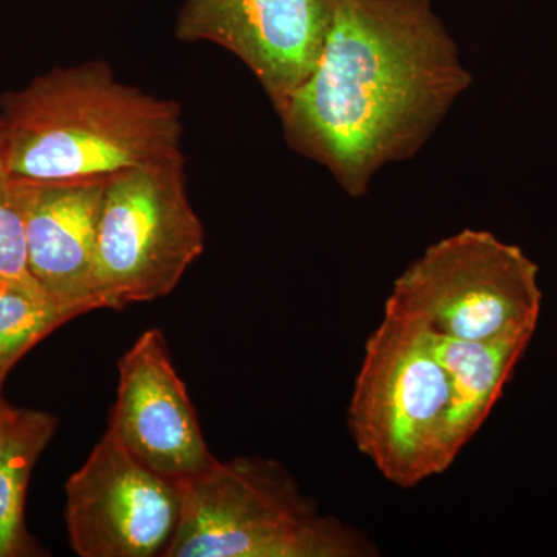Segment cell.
I'll list each match as a JSON object with an SVG mask.
<instances>
[{"instance_id":"cell-1","label":"cell","mask_w":557,"mask_h":557,"mask_svg":"<svg viewBox=\"0 0 557 557\" xmlns=\"http://www.w3.org/2000/svg\"><path fill=\"white\" fill-rule=\"evenodd\" d=\"M321 54L277 110L289 148L329 170L347 196L412 159L472 84L431 0H329Z\"/></svg>"},{"instance_id":"cell-2","label":"cell","mask_w":557,"mask_h":557,"mask_svg":"<svg viewBox=\"0 0 557 557\" xmlns=\"http://www.w3.org/2000/svg\"><path fill=\"white\" fill-rule=\"evenodd\" d=\"M530 341L450 339L384 309L347 410L359 453L399 487L442 474L490 417Z\"/></svg>"},{"instance_id":"cell-3","label":"cell","mask_w":557,"mask_h":557,"mask_svg":"<svg viewBox=\"0 0 557 557\" xmlns=\"http://www.w3.org/2000/svg\"><path fill=\"white\" fill-rule=\"evenodd\" d=\"M10 177L110 178L183 153L182 109L115 78L106 62L57 67L0 100Z\"/></svg>"},{"instance_id":"cell-4","label":"cell","mask_w":557,"mask_h":557,"mask_svg":"<svg viewBox=\"0 0 557 557\" xmlns=\"http://www.w3.org/2000/svg\"><path fill=\"white\" fill-rule=\"evenodd\" d=\"M182 512L164 557H370L361 531L322 515L296 479L262 457L215 460L180 483Z\"/></svg>"},{"instance_id":"cell-5","label":"cell","mask_w":557,"mask_h":557,"mask_svg":"<svg viewBox=\"0 0 557 557\" xmlns=\"http://www.w3.org/2000/svg\"><path fill=\"white\" fill-rule=\"evenodd\" d=\"M539 267L490 231L463 230L431 245L395 278L386 309L446 338L497 343L533 336Z\"/></svg>"},{"instance_id":"cell-6","label":"cell","mask_w":557,"mask_h":557,"mask_svg":"<svg viewBox=\"0 0 557 557\" xmlns=\"http://www.w3.org/2000/svg\"><path fill=\"white\" fill-rule=\"evenodd\" d=\"M205 249L190 205L183 153L108 180L98 226L102 309L170 295Z\"/></svg>"},{"instance_id":"cell-7","label":"cell","mask_w":557,"mask_h":557,"mask_svg":"<svg viewBox=\"0 0 557 557\" xmlns=\"http://www.w3.org/2000/svg\"><path fill=\"white\" fill-rule=\"evenodd\" d=\"M65 494L70 545L81 557H164L177 533L180 483L145 467L109 431Z\"/></svg>"},{"instance_id":"cell-8","label":"cell","mask_w":557,"mask_h":557,"mask_svg":"<svg viewBox=\"0 0 557 557\" xmlns=\"http://www.w3.org/2000/svg\"><path fill=\"white\" fill-rule=\"evenodd\" d=\"M329 20V0H186L175 36L239 58L277 112L313 72Z\"/></svg>"},{"instance_id":"cell-9","label":"cell","mask_w":557,"mask_h":557,"mask_svg":"<svg viewBox=\"0 0 557 557\" xmlns=\"http://www.w3.org/2000/svg\"><path fill=\"white\" fill-rule=\"evenodd\" d=\"M108 431L157 474L186 482L218 458L205 442L188 388L160 329L143 332L121 358Z\"/></svg>"},{"instance_id":"cell-10","label":"cell","mask_w":557,"mask_h":557,"mask_svg":"<svg viewBox=\"0 0 557 557\" xmlns=\"http://www.w3.org/2000/svg\"><path fill=\"white\" fill-rule=\"evenodd\" d=\"M109 178L30 183L28 271L73 317L102 309L98 226Z\"/></svg>"},{"instance_id":"cell-11","label":"cell","mask_w":557,"mask_h":557,"mask_svg":"<svg viewBox=\"0 0 557 557\" xmlns=\"http://www.w3.org/2000/svg\"><path fill=\"white\" fill-rule=\"evenodd\" d=\"M57 426L51 413L20 409L0 437V557L35 555L25 528V496L33 468Z\"/></svg>"},{"instance_id":"cell-12","label":"cell","mask_w":557,"mask_h":557,"mask_svg":"<svg viewBox=\"0 0 557 557\" xmlns=\"http://www.w3.org/2000/svg\"><path fill=\"white\" fill-rule=\"evenodd\" d=\"M73 318L35 278L0 277V387L21 358Z\"/></svg>"},{"instance_id":"cell-13","label":"cell","mask_w":557,"mask_h":557,"mask_svg":"<svg viewBox=\"0 0 557 557\" xmlns=\"http://www.w3.org/2000/svg\"><path fill=\"white\" fill-rule=\"evenodd\" d=\"M30 183L0 178V277L33 278L28 271L27 214Z\"/></svg>"},{"instance_id":"cell-14","label":"cell","mask_w":557,"mask_h":557,"mask_svg":"<svg viewBox=\"0 0 557 557\" xmlns=\"http://www.w3.org/2000/svg\"><path fill=\"white\" fill-rule=\"evenodd\" d=\"M17 410L20 409L13 408V406H10L9 403L0 398V437H2L5 429L9 428L11 420L16 417Z\"/></svg>"},{"instance_id":"cell-15","label":"cell","mask_w":557,"mask_h":557,"mask_svg":"<svg viewBox=\"0 0 557 557\" xmlns=\"http://www.w3.org/2000/svg\"><path fill=\"white\" fill-rule=\"evenodd\" d=\"M5 175H9V172H7L5 146H3L2 127H0V178L5 177Z\"/></svg>"}]
</instances>
